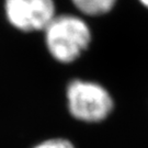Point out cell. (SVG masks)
I'll return each instance as SVG.
<instances>
[{"mask_svg":"<svg viewBox=\"0 0 148 148\" xmlns=\"http://www.w3.org/2000/svg\"><path fill=\"white\" fill-rule=\"evenodd\" d=\"M48 52L56 60L68 64L87 49L91 31L85 20L73 14L55 16L44 29Z\"/></svg>","mask_w":148,"mask_h":148,"instance_id":"1","label":"cell"},{"mask_svg":"<svg viewBox=\"0 0 148 148\" xmlns=\"http://www.w3.org/2000/svg\"><path fill=\"white\" fill-rule=\"evenodd\" d=\"M66 97L70 114L79 121L98 123L106 120L113 110V99L109 91L93 81H70Z\"/></svg>","mask_w":148,"mask_h":148,"instance_id":"2","label":"cell"},{"mask_svg":"<svg viewBox=\"0 0 148 148\" xmlns=\"http://www.w3.org/2000/svg\"><path fill=\"white\" fill-rule=\"evenodd\" d=\"M8 21L22 32L44 31L55 14L54 0H5Z\"/></svg>","mask_w":148,"mask_h":148,"instance_id":"3","label":"cell"},{"mask_svg":"<svg viewBox=\"0 0 148 148\" xmlns=\"http://www.w3.org/2000/svg\"><path fill=\"white\" fill-rule=\"evenodd\" d=\"M75 7L87 16H102L112 10L116 0H71Z\"/></svg>","mask_w":148,"mask_h":148,"instance_id":"4","label":"cell"},{"mask_svg":"<svg viewBox=\"0 0 148 148\" xmlns=\"http://www.w3.org/2000/svg\"><path fill=\"white\" fill-rule=\"evenodd\" d=\"M33 148H75V146L67 139L64 138H52L37 144Z\"/></svg>","mask_w":148,"mask_h":148,"instance_id":"5","label":"cell"},{"mask_svg":"<svg viewBox=\"0 0 148 148\" xmlns=\"http://www.w3.org/2000/svg\"><path fill=\"white\" fill-rule=\"evenodd\" d=\"M139 2L144 5V7H146L148 9V0H139Z\"/></svg>","mask_w":148,"mask_h":148,"instance_id":"6","label":"cell"}]
</instances>
